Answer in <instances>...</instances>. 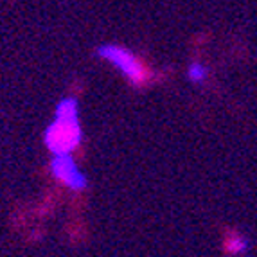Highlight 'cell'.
I'll use <instances>...</instances> for the list:
<instances>
[{"instance_id": "cell-4", "label": "cell", "mask_w": 257, "mask_h": 257, "mask_svg": "<svg viewBox=\"0 0 257 257\" xmlns=\"http://www.w3.org/2000/svg\"><path fill=\"white\" fill-rule=\"evenodd\" d=\"M207 70L205 67H202L200 63H193L189 67V77L193 79V81H202L203 77H205Z\"/></svg>"}, {"instance_id": "cell-3", "label": "cell", "mask_w": 257, "mask_h": 257, "mask_svg": "<svg viewBox=\"0 0 257 257\" xmlns=\"http://www.w3.org/2000/svg\"><path fill=\"white\" fill-rule=\"evenodd\" d=\"M52 171H54V175L58 178H61L65 184L72 189H83L86 185V180L83 178L81 173L76 169L69 153H58V157L52 162Z\"/></svg>"}, {"instance_id": "cell-1", "label": "cell", "mask_w": 257, "mask_h": 257, "mask_svg": "<svg viewBox=\"0 0 257 257\" xmlns=\"http://www.w3.org/2000/svg\"><path fill=\"white\" fill-rule=\"evenodd\" d=\"M56 113H58V119L45 133V139L56 137V141L49 142L47 146L52 151H58V153H69L81 139V132H79V126H77L76 101L74 99L63 101L58 106Z\"/></svg>"}, {"instance_id": "cell-2", "label": "cell", "mask_w": 257, "mask_h": 257, "mask_svg": "<svg viewBox=\"0 0 257 257\" xmlns=\"http://www.w3.org/2000/svg\"><path fill=\"white\" fill-rule=\"evenodd\" d=\"M99 54L106 58L108 61H111L113 65H117L122 72L128 77H132L133 81H139L142 77V67L135 61L132 54L128 51L120 47H103L99 49Z\"/></svg>"}]
</instances>
